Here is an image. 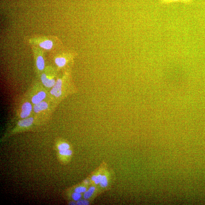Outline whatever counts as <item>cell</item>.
Segmentation results:
<instances>
[{
  "label": "cell",
  "instance_id": "17",
  "mask_svg": "<svg viewBox=\"0 0 205 205\" xmlns=\"http://www.w3.org/2000/svg\"><path fill=\"white\" fill-rule=\"evenodd\" d=\"M102 176L101 175L97 176L96 179H95V181H94L95 183L97 184L100 183L101 180H102Z\"/></svg>",
  "mask_w": 205,
  "mask_h": 205
},
{
  "label": "cell",
  "instance_id": "3",
  "mask_svg": "<svg viewBox=\"0 0 205 205\" xmlns=\"http://www.w3.org/2000/svg\"><path fill=\"white\" fill-rule=\"evenodd\" d=\"M32 103L29 101H24L21 104L19 110V117L21 119L27 118L29 117L33 110Z\"/></svg>",
  "mask_w": 205,
  "mask_h": 205
},
{
  "label": "cell",
  "instance_id": "7",
  "mask_svg": "<svg viewBox=\"0 0 205 205\" xmlns=\"http://www.w3.org/2000/svg\"><path fill=\"white\" fill-rule=\"evenodd\" d=\"M36 64L38 70L41 71L44 70L45 68V60L41 56L37 57L36 62Z\"/></svg>",
  "mask_w": 205,
  "mask_h": 205
},
{
  "label": "cell",
  "instance_id": "12",
  "mask_svg": "<svg viewBox=\"0 0 205 205\" xmlns=\"http://www.w3.org/2000/svg\"><path fill=\"white\" fill-rule=\"evenodd\" d=\"M108 184V180L106 177L105 176H102V180L100 182L101 186L102 187H105L107 186Z\"/></svg>",
  "mask_w": 205,
  "mask_h": 205
},
{
  "label": "cell",
  "instance_id": "6",
  "mask_svg": "<svg viewBox=\"0 0 205 205\" xmlns=\"http://www.w3.org/2000/svg\"><path fill=\"white\" fill-rule=\"evenodd\" d=\"M34 121V119L33 117H29L19 121L18 123V125L20 127H29L32 125Z\"/></svg>",
  "mask_w": 205,
  "mask_h": 205
},
{
  "label": "cell",
  "instance_id": "8",
  "mask_svg": "<svg viewBox=\"0 0 205 205\" xmlns=\"http://www.w3.org/2000/svg\"><path fill=\"white\" fill-rule=\"evenodd\" d=\"M66 58L63 57L57 58L55 59V62L58 67L62 68L66 66Z\"/></svg>",
  "mask_w": 205,
  "mask_h": 205
},
{
  "label": "cell",
  "instance_id": "10",
  "mask_svg": "<svg viewBox=\"0 0 205 205\" xmlns=\"http://www.w3.org/2000/svg\"><path fill=\"white\" fill-rule=\"evenodd\" d=\"M95 190V188L94 187H91L87 191H86L84 193V198L86 199L89 198Z\"/></svg>",
  "mask_w": 205,
  "mask_h": 205
},
{
  "label": "cell",
  "instance_id": "11",
  "mask_svg": "<svg viewBox=\"0 0 205 205\" xmlns=\"http://www.w3.org/2000/svg\"><path fill=\"white\" fill-rule=\"evenodd\" d=\"M59 153L62 156H70L72 153V152L70 150L66 149L59 151Z\"/></svg>",
  "mask_w": 205,
  "mask_h": 205
},
{
  "label": "cell",
  "instance_id": "2",
  "mask_svg": "<svg viewBox=\"0 0 205 205\" xmlns=\"http://www.w3.org/2000/svg\"><path fill=\"white\" fill-rule=\"evenodd\" d=\"M36 87L33 88L30 95V102L33 105L45 100L47 97V92L43 86Z\"/></svg>",
  "mask_w": 205,
  "mask_h": 205
},
{
  "label": "cell",
  "instance_id": "4",
  "mask_svg": "<svg viewBox=\"0 0 205 205\" xmlns=\"http://www.w3.org/2000/svg\"><path fill=\"white\" fill-rule=\"evenodd\" d=\"M41 84L46 88H51L56 83L58 78L53 75H50L48 73H44L41 76Z\"/></svg>",
  "mask_w": 205,
  "mask_h": 205
},
{
  "label": "cell",
  "instance_id": "1",
  "mask_svg": "<svg viewBox=\"0 0 205 205\" xmlns=\"http://www.w3.org/2000/svg\"><path fill=\"white\" fill-rule=\"evenodd\" d=\"M66 81L63 78H58L56 83L51 88L50 95L51 99L60 100L64 95L66 88Z\"/></svg>",
  "mask_w": 205,
  "mask_h": 205
},
{
  "label": "cell",
  "instance_id": "9",
  "mask_svg": "<svg viewBox=\"0 0 205 205\" xmlns=\"http://www.w3.org/2000/svg\"><path fill=\"white\" fill-rule=\"evenodd\" d=\"M40 46L44 49L49 50L52 48L53 46V43L51 41L47 40L40 43Z\"/></svg>",
  "mask_w": 205,
  "mask_h": 205
},
{
  "label": "cell",
  "instance_id": "18",
  "mask_svg": "<svg viewBox=\"0 0 205 205\" xmlns=\"http://www.w3.org/2000/svg\"><path fill=\"white\" fill-rule=\"evenodd\" d=\"M181 1V0H162V1L164 3H171L172 2H178Z\"/></svg>",
  "mask_w": 205,
  "mask_h": 205
},
{
  "label": "cell",
  "instance_id": "5",
  "mask_svg": "<svg viewBox=\"0 0 205 205\" xmlns=\"http://www.w3.org/2000/svg\"><path fill=\"white\" fill-rule=\"evenodd\" d=\"M49 102L45 100L39 103L33 105V111L34 113L38 114L46 111L49 109Z\"/></svg>",
  "mask_w": 205,
  "mask_h": 205
},
{
  "label": "cell",
  "instance_id": "20",
  "mask_svg": "<svg viewBox=\"0 0 205 205\" xmlns=\"http://www.w3.org/2000/svg\"><path fill=\"white\" fill-rule=\"evenodd\" d=\"M97 177V176H92V181H95V179H96V178Z\"/></svg>",
  "mask_w": 205,
  "mask_h": 205
},
{
  "label": "cell",
  "instance_id": "13",
  "mask_svg": "<svg viewBox=\"0 0 205 205\" xmlns=\"http://www.w3.org/2000/svg\"><path fill=\"white\" fill-rule=\"evenodd\" d=\"M70 148V146L68 144L66 143H63L60 144L58 146V149L59 150H63L68 149Z\"/></svg>",
  "mask_w": 205,
  "mask_h": 205
},
{
  "label": "cell",
  "instance_id": "15",
  "mask_svg": "<svg viewBox=\"0 0 205 205\" xmlns=\"http://www.w3.org/2000/svg\"><path fill=\"white\" fill-rule=\"evenodd\" d=\"M72 196L73 199L76 201L79 200L81 197V194L75 192L73 194Z\"/></svg>",
  "mask_w": 205,
  "mask_h": 205
},
{
  "label": "cell",
  "instance_id": "16",
  "mask_svg": "<svg viewBox=\"0 0 205 205\" xmlns=\"http://www.w3.org/2000/svg\"><path fill=\"white\" fill-rule=\"evenodd\" d=\"M89 204L88 201L86 200H79L77 201V204L78 205H87Z\"/></svg>",
  "mask_w": 205,
  "mask_h": 205
},
{
  "label": "cell",
  "instance_id": "22",
  "mask_svg": "<svg viewBox=\"0 0 205 205\" xmlns=\"http://www.w3.org/2000/svg\"><path fill=\"white\" fill-rule=\"evenodd\" d=\"M88 180H85V181H84V183H85L86 184H88Z\"/></svg>",
  "mask_w": 205,
  "mask_h": 205
},
{
  "label": "cell",
  "instance_id": "14",
  "mask_svg": "<svg viewBox=\"0 0 205 205\" xmlns=\"http://www.w3.org/2000/svg\"><path fill=\"white\" fill-rule=\"evenodd\" d=\"M75 192L81 193L82 192H85L86 191V188L85 187H79L76 188L74 190Z\"/></svg>",
  "mask_w": 205,
  "mask_h": 205
},
{
  "label": "cell",
  "instance_id": "19",
  "mask_svg": "<svg viewBox=\"0 0 205 205\" xmlns=\"http://www.w3.org/2000/svg\"><path fill=\"white\" fill-rule=\"evenodd\" d=\"M191 1V0H181V1H182V2H184L185 3H188V2H190Z\"/></svg>",
  "mask_w": 205,
  "mask_h": 205
},
{
  "label": "cell",
  "instance_id": "21",
  "mask_svg": "<svg viewBox=\"0 0 205 205\" xmlns=\"http://www.w3.org/2000/svg\"><path fill=\"white\" fill-rule=\"evenodd\" d=\"M70 205H75L76 204L74 202H72L70 203Z\"/></svg>",
  "mask_w": 205,
  "mask_h": 205
}]
</instances>
